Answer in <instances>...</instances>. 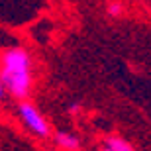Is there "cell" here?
Listing matches in <instances>:
<instances>
[{
  "mask_svg": "<svg viewBox=\"0 0 151 151\" xmlns=\"http://www.w3.org/2000/svg\"><path fill=\"white\" fill-rule=\"evenodd\" d=\"M106 12H108V16L118 18L124 12V8H122V4H120V2H110V4H108V8H106Z\"/></svg>",
  "mask_w": 151,
  "mask_h": 151,
  "instance_id": "obj_5",
  "label": "cell"
},
{
  "mask_svg": "<svg viewBox=\"0 0 151 151\" xmlns=\"http://www.w3.org/2000/svg\"><path fill=\"white\" fill-rule=\"evenodd\" d=\"M102 151H112V149H108V147H104V149H102Z\"/></svg>",
  "mask_w": 151,
  "mask_h": 151,
  "instance_id": "obj_7",
  "label": "cell"
},
{
  "mask_svg": "<svg viewBox=\"0 0 151 151\" xmlns=\"http://www.w3.org/2000/svg\"><path fill=\"white\" fill-rule=\"evenodd\" d=\"M0 81L6 94L28 100L34 90V57L26 47L12 45L0 53Z\"/></svg>",
  "mask_w": 151,
  "mask_h": 151,
  "instance_id": "obj_1",
  "label": "cell"
},
{
  "mask_svg": "<svg viewBox=\"0 0 151 151\" xmlns=\"http://www.w3.org/2000/svg\"><path fill=\"white\" fill-rule=\"evenodd\" d=\"M18 118L26 129H28L32 135L39 137V139H45L51 135V126L47 122V118L39 112V108L34 106L29 100H20L18 102Z\"/></svg>",
  "mask_w": 151,
  "mask_h": 151,
  "instance_id": "obj_2",
  "label": "cell"
},
{
  "mask_svg": "<svg viewBox=\"0 0 151 151\" xmlns=\"http://www.w3.org/2000/svg\"><path fill=\"white\" fill-rule=\"evenodd\" d=\"M6 96V90H4V84H2V81H0V100Z\"/></svg>",
  "mask_w": 151,
  "mask_h": 151,
  "instance_id": "obj_6",
  "label": "cell"
},
{
  "mask_svg": "<svg viewBox=\"0 0 151 151\" xmlns=\"http://www.w3.org/2000/svg\"><path fill=\"white\" fill-rule=\"evenodd\" d=\"M104 147H108V149H112V151H135V147L132 145L128 139L120 137V135H110V137H106Z\"/></svg>",
  "mask_w": 151,
  "mask_h": 151,
  "instance_id": "obj_4",
  "label": "cell"
},
{
  "mask_svg": "<svg viewBox=\"0 0 151 151\" xmlns=\"http://www.w3.org/2000/svg\"><path fill=\"white\" fill-rule=\"evenodd\" d=\"M53 141H55V145L63 151H78L81 149V139H78L75 134H71V132L59 129L57 134H53Z\"/></svg>",
  "mask_w": 151,
  "mask_h": 151,
  "instance_id": "obj_3",
  "label": "cell"
}]
</instances>
